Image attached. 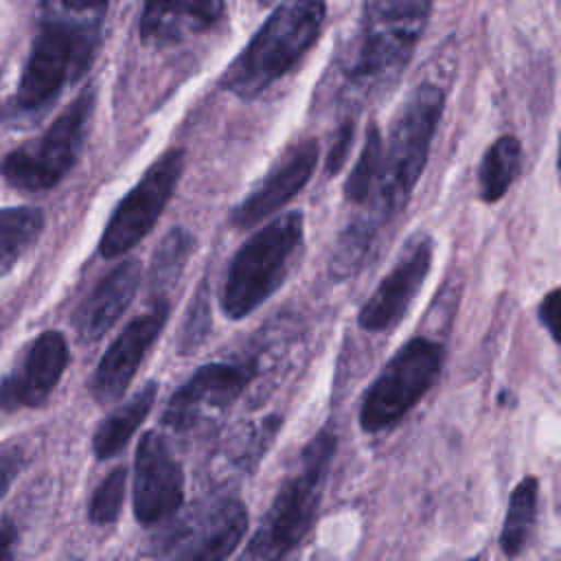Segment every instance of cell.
I'll return each mask as SVG.
<instances>
[{
	"mask_svg": "<svg viewBox=\"0 0 561 561\" xmlns=\"http://www.w3.org/2000/svg\"><path fill=\"white\" fill-rule=\"evenodd\" d=\"M434 0H366L359 26L340 64V99L359 110L383 96L421 42Z\"/></svg>",
	"mask_w": 561,
	"mask_h": 561,
	"instance_id": "1",
	"label": "cell"
},
{
	"mask_svg": "<svg viewBox=\"0 0 561 561\" xmlns=\"http://www.w3.org/2000/svg\"><path fill=\"white\" fill-rule=\"evenodd\" d=\"M443 110L445 92L436 83H421L408 94L383 140L379 171L357 221L379 232L405 208L425 169Z\"/></svg>",
	"mask_w": 561,
	"mask_h": 561,
	"instance_id": "2",
	"label": "cell"
},
{
	"mask_svg": "<svg viewBox=\"0 0 561 561\" xmlns=\"http://www.w3.org/2000/svg\"><path fill=\"white\" fill-rule=\"evenodd\" d=\"M324 0H280L221 77V88L254 99L287 75L313 46L324 24Z\"/></svg>",
	"mask_w": 561,
	"mask_h": 561,
	"instance_id": "3",
	"label": "cell"
},
{
	"mask_svg": "<svg viewBox=\"0 0 561 561\" xmlns=\"http://www.w3.org/2000/svg\"><path fill=\"white\" fill-rule=\"evenodd\" d=\"M335 454V434L318 432L300 451L254 537L237 561H283L309 530Z\"/></svg>",
	"mask_w": 561,
	"mask_h": 561,
	"instance_id": "4",
	"label": "cell"
},
{
	"mask_svg": "<svg viewBox=\"0 0 561 561\" xmlns=\"http://www.w3.org/2000/svg\"><path fill=\"white\" fill-rule=\"evenodd\" d=\"M302 213H285L241 245L228 267L221 294V309L228 318H245L280 287L289 261L302 243Z\"/></svg>",
	"mask_w": 561,
	"mask_h": 561,
	"instance_id": "5",
	"label": "cell"
},
{
	"mask_svg": "<svg viewBox=\"0 0 561 561\" xmlns=\"http://www.w3.org/2000/svg\"><path fill=\"white\" fill-rule=\"evenodd\" d=\"M92 50L94 28L46 20L33 39L13 107L20 114H33L50 105L59 90L88 68Z\"/></svg>",
	"mask_w": 561,
	"mask_h": 561,
	"instance_id": "6",
	"label": "cell"
},
{
	"mask_svg": "<svg viewBox=\"0 0 561 561\" xmlns=\"http://www.w3.org/2000/svg\"><path fill=\"white\" fill-rule=\"evenodd\" d=\"M94 110V90H83L37 138L33 145L18 147L0 160V175L20 191L53 188L77 162L83 147L90 116Z\"/></svg>",
	"mask_w": 561,
	"mask_h": 561,
	"instance_id": "7",
	"label": "cell"
},
{
	"mask_svg": "<svg viewBox=\"0 0 561 561\" xmlns=\"http://www.w3.org/2000/svg\"><path fill=\"white\" fill-rule=\"evenodd\" d=\"M443 366V346L414 337L401 346L366 390L359 423L366 432H381L408 414L434 386Z\"/></svg>",
	"mask_w": 561,
	"mask_h": 561,
	"instance_id": "8",
	"label": "cell"
},
{
	"mask_svg": "<svg viewBox=\"0 0 561 561\" xmlns=\"http://www.w3.org/2000/svg\"><path fill=\"white\" fill-rule=\"evenodd\" d=\"M182 169L184 151L169 149L145 171L138 184L121 199L103 230L99 252L105 259L125 254L156 226L178 186Z\"/></svg>",
	"mask_w": 561,
	"mask_h": 561,
	"instance_id": "9",
	"label": "cell"
},
{
	"mask_svg": "<svg viewBox=\"0 0 561 561\" xmlns=\"http://www.w3.org/2000/svg\"><path fill=\"white\" fill-rule=\"evenodd\" d=\"M184 500L182 467L158 432H147L136 447L134 513L151 526L169 519Z\"/></svg>",
	"mask_w": 561,
	"mask_h": 561,
	"instance_id": "10",
	"label": "cell"
},
{
	"mask_svg": "<svg viewBox=\"0 0 561 561\" xmlns=\"http://www.w3.org/2000/svg\"><path fill=\"white\" fill-rule=\"evenodd\" d=\"M167 318L169 300L158 298L147 313L134 318L112 342L90 377V392L99 403H114L125 394Z\"/></svg>",
	"mask_w": 561,
	"mask_h": 561,
	"instance_id": "11",
	"label": "cell"
},
{
	"mask_svg": "<svg viewBox=\"0 0 561 561\" xmlns=\"http://www.w3.org/2000/svg\"><path fill=\"white\" fill-rule=\"evenodd\" d=\"M254 375V366L245 364H206L175 390L167 403L162 423L173 430L193 427L206 410H226L245 390Z\"/></svg>",
	"mask_w": 561,
	"mask_h": 561,
	"instance_id": "12",
	"label": "cell"
},
{
	"mask_svg": "<svg viewBox=\"0 0 561 561\" xmlns=\"http://www.w3.org/2000/svg\"><path fill=\"white\" fill-rule=\"evenodd\" d=\"M68 364V342L57 331L33 340L22 362L0 381V412L37 408L57 386Z\"/></svg>",
	"mask_w": 561,
	"mask_h": 561,
	"instance_id": "13",
	"label": "cell"
},
{
	"mask_svg": "<svg viewBox=\"0 0 561 561\" xmlns=\"http://www.w3.org/2000/svg\"><path fill=\"white\" fill-rule=\"evenodd\" d=\"M432 263V241L425 234H416L390 274L377 285L373 296L359 311V324L366 331H386L394 327L408 311L412 298L423 285Z\"/></svg>",
	"mask_w": 561,
	"mask_h": 561,
	"instance_id": "14",
	"label": "cell"
},
{
	"mask_svg": "<svg viewBox=\"0 0 561 561\" xmlns=\"http://www.w3.org/2000/svg\"><path fill=\"white\" fill-rule=\"evenodd\" d=\"M318 156L320 147L313 138H302L291 145L261 184L239 206H234L230 224L234 228H250L285 206L309 182L318 164Z\"/></svg>",
	"mask_w": 561,
	"mask_h": 561,
	"instance_id": "15",
	"label": "cell"
},
{
	"mask_svg": "<svg viewBox=\"0 0 561 561\" xmlns=\"http://www.w3.org/2000/svg\"><path fill=\"white\" fill-rule=\"evenodd\" d=\"M248 530V511L241 500L215 502L184 535L173 561H226Z\"/></svg>",
	"mask_w": 561,
	"mask_h": 561,
	"instance_id": "16",
	"label": "cell"
},
{
	"mask_svg": "<svg viewBox=\"0 0 561 561\" xmlns=\"http://www.w3.org/2000/svg\"><path fill=\"white\" fill-rule=\"evenodd\" d=\"M138 283H140V263L136 259L123 261L105 278H101L99 285L77 307L72 316V324L79 337L83 342H94L103 337L131 302L138 289Z\"/></svg>",
	"mask_w": 561,
	"mask_h": 561,
	"instance_id": "17",
	"label": "cell"
},
{
	"mask_svg": "<svg viewBox=\"0 0 561 561\" xmlns=\"http://www.w3.org/2000/svg\"><path fill=\"white\" fill-rule=\"evenodd\" d=\"M224 13V0H145L140 39L149 46L178 44L204 33Z\"/></svg>",
	"mask_w": 561,
	"mask_h": 561,
	"instance_id": "18",
	"label": "cell"
},
{
	"mask_svg": "<svg viewBox=\"0 0 561 561\" xmlns=\"http://www.w3.org/2000/svg\"><path fill=\"white\" fill-rule=\"evenodd\" d=\"M156 392H158L156 381L145 383L129 401H125L121 408H116L112 414H107L99 423L94 438H92V449H94L96 458L107 460L125 447V443L131 438V434L149 416L153 401H156Z\"/></svg>",
	"mask_w": 561,
	"mask_h": 561,
	"instance_id": "19",
	"label": "cell"
},
{
	"mask_svg": "<svg viewBox=\"0 0 561 561\" xmlns=\"http://www.w3.org/2000/svg\"><path fill=\"white\" fill-rule=\"evenodd\" d=\"M522 162V142L513 134L500 136L482 156L478 167V186L484 202H497L513 184Z\"/></svg>",
	"mask_w": 561,
	"mask_h": 561,
	"instance_id": "20",
	"label": "cell"
},
{
	"mask_svg": "<svg viewBox=\"0 0 561 561\" xmlns=\"http://www.w3.org/2000/svg\"><path fill=\"white\" fill-rule=\"evenodd\" d=\"M42 228L44 215L39 208H0V276H4L18 263V259L37 241Z\"/></svg>",
	"mask_w": 561,
	"mask_h": 561,
	"instance_id": "21",
	"label": "cell"
},
{
	"mask_svg": "<svg viewBox=\"0 0 561 561\" xmlns=\"http://www.w3.org/2000/svg\"><path fill=\"white\" fill-rule=\"evenodd\" d=\"M537 480L528 476L511 493L506 519L500 533V546L506 557H517L533 535L537 519Z\"/></svg>",
	"mask_w": 561,
	"mask_h": 561,
	"instance_id": "22",
	"label": "cell"
},
{
	"mask_svg": "<svg viewBox=\"0 0 561 561\" xmlns=\"http://www.w3.org/2000/svg\"><path fill=\"white\" fill-rule=\"evenodd\" d=\"M193 250V239L186 230L182 228H175L171 230L158 245L156 254H153V261H151V267H149V278H151V289L158 294V298H162L160 291L169 289L180 272L184 270L186 265V259Z\"/></svg>",
	"mask_w": 561,
	"mask_h": 561,
	"instance_id": "23",
	"label": "cell"
},
{
	"mask_svg": "<svg viewBox=\"0 0 561 561\" xmlns=\"http://www.w3.org/2000/svg\"><path fill=\"white\" fill-rule=\"evenodd\" d=\"M381 149H383V140L381 134L375 125H370L366 129V138H364V147L359 151V158L355 162V167L351 169V175L344 184V195L348 202L362 206L373 188L375 175L379 171V162H381Z\"/></svg>",
	"mask_w": 561,
	"mask_h": 561,
	"instance_id": "24",
	"label": "cell"
},
{
	"mask_svg": "<svg viewBox=\"0 0 561 561\" xmlns=\"http://www.w3.org/2000/svg\"><path fill=\"white\" fill-rule=\"evenodd\" d=\"M208 331H210L208 287H206V283H199L197 291L188 305V311L182 320L180 333H178V351L186 353V355L193 353L199 344H204Z\"/></svg>",
	"mask_w": 561,
	"mask_h": 561,
	"instance_id": "25",
	"label": "cell"
},
{
	"mask_svg": "<svg viewBox=\"0 0 561 561\" xmlns=\"http://www.w3.org/2000/svg\"><path fill=\"white\" fill-rule=\"evenodd\" d=\"M125 482H127V471L118 467L110 471L105 480L96 486L90 500V519L94 524H110L118 517L123 497H125Z\"/></svg>",
	"mask_w": 561,
	"mask_h": 561,
	"instance_id": "26",
	"label": "cell"
},
{
	"mask_svg": "<svg viewBox=\"0 0 561 561\" xmlns=\"http://www.w3.org/2000/svg\"><path fill=\"white\" fill-rule=\"evenodd\" d=\"M353 129H355V123L353 118L344 121L335 134V140L329 149V158H327V173L329 175H335L340 171V167L344 164L346 156H348V149L353 145Z\"/></svg>",
	"mask_w": 561,
	"mask_h": 561,
	"instance_id": "27",
	"label": "cell"
},
{
	"mask_svg": "<svg viewBox=\"0 0 561 561\" xmlns=\"http://www.w3.org/2000/svg\"><path fill=\"white\" fill-rule=\"evenodd\" d=\"M539 320L554 337V342L561 344V287L546 294V298L539 305Z\"/></svg>",
	"mask_w": 561,
	"mask_h": 561,
	"instance_id": "28",
	"label": "cell"
},
{
	"mask_svg": "<svg viewBox=\"0 0 561 561\" xmlns=\"http://www.w3.org/2000/svg\"><path fill=\"white\" fill-rule=\"evenodd\" d=\"M22 451L13 445L0 447V500L4 497V493L9 491L11 482L15 480V476L22 469Z\"/></svg>",
	"mask_w": 561,
	"mask_h": 561,
	"instance_id": "29",
	"label": "cell"
},
{
	"mask_svg": "<svg viewBox=\"0 0 561 561\" xmlns=\"http://www.w3.org/2000/svg\"><path fill=\"white\" fill-rule=\"evenodd\" d=\"M18 546V530L11 524L0 526V561H13Z\"/></svg>",
	"mask_w": 561,
	"mask_h": 561,
	"instance_id": "30",
	"label": "cell"
},
{
	"mask_svg": "<svg viewBox=\"0 0 561 561\" xmlns=\"http://www.w3.org/2000/svg\"><path fill=\"white\" fill-rule=\"evenodd\" d=\"M61 7H66L68 11H75V13H85V11H94V9H101L107 0H59Z\"/></svg>",
	"mask_w": 561,
	"mask_h": 561,
	"instance_id": "31",
	"label": "cell"
},
{
	"mask_svg": "<svg viewBox=\"0 0 561 561\" xmlns=\"http://www.w3.org/2000/svg\"><path fill=\"white\" fill-rule=\"evenodd\" d=\"M559 173H561V138H559Z\"/></svg>",
	"mask_w": 561,
	"mask_h": 561,
	"instance_id": "32",
	"label": "cell"
},
{
	"mask_svg": "<svg viewBox=\"0 0 561 561\" xmlns=\"http://www.w3.org/2000/svg\"><path fill=\"white\" fill-rule=\"evenodd\" d=\"M467 561H480V559H467Z\"/></svg>",
	"mask_w": 561,
	"mask_h": 561,
	"instance_id": "33",
	"label": "cell"
},
{
	"mask_svg": "<svg viewBox=\"0 0 561 561\" xmlns=\"http://www.w3.org/2000/svg\"><path fill=\"white\" fill-rule=\"evenodd\" d=\"M261 2H270V0H261Z\"/></svg>",
	"mask_w": 561,
	"mask_h": 561,
	"instance_id": "34",
	"label": "cell"
}]
</instances>
